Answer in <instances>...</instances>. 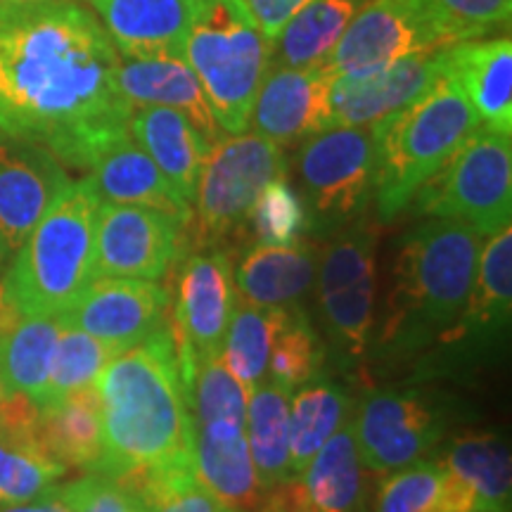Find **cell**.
Wrapping results in <instances>:
<instances>
[{"instance_id": "6da1fadb", "label": "cell", "mask_w": 512, "mask_h": 512, "mask_svg": "<svg viewBox=\"0 0 512 512\" xmlns=\"http://www.w3.org/2000/svg\"><path fill=\"white\" fill-rule=\"evenodd\" d=\"M119 53L100 19L74 0H0V131L91 169L128 131Z\"/></svg>"}, {"instance_id": "7a4b0ae2", "label": "cell", "mask_w": 512, "mask_h": 512, "mask_svg": "<svg viewBox=\"0 0 512 512\" xmlns=\"http://www.w3.org/2000/svg\"><path fill=\"white\" fill-rule=\"evenodd\" d=\"M102 418L98 475L119 479L192 453L188 389L174 330L162 325L121 351L95 380Z\"/></svg>"}, {"instance_id": "3957f363", "label": "cell", "mask_w": 512, "mask_h": 512, "mask_svg": "<svg viewBox=\"0 0 512 512\" xmlns=\"http://www.w3.org/2000/svg\"><path fill=\"white\" fill-rule=\"evenodd\" d=\"M484 235L456 219H430L401 242L380 347L408 354L456 325L475 283Z\"/></svg>"}, {"instance_id": "277c9868", "label": "cell", "mask_w": 512, "mask_h": 512, "mask_svg": "<svg viewBox=\"0 0 512 512\" xmlns=\"http://www.w3.org/2000/svg\"><path fill=\"white\" fill-rule=\"evenodd\" d=\"M100 202L91 176L57 195L0 283V328L15 318H62L86 292L95 280Z\"/></svg>"}, {"instance_id": "5b68a950", "label": "cell", "mask_w": 512, "mask_h": 512, "mask_svg": "<svg viewBox=\"0 0 512 512\" xmlns=\"http://www.w3.org/2000/svg\"><path fill=\"white\" fill-rule=\"evenodd\" d=\"M370 128L375 140L373 197L380 221L389 223L408 209L420 185L482 128V121L458 83L444 74L425 95Z\"/></svg>"}, {"instance_id": "8992f818", "label": "cell", "mask_w": 512, "mask_h": 512, "mask_svg": "<svg viewBox=\"0 0 512 512\" xmlns=\"http://www.w3.org/2000/svg\"><path fill=\"white\" fill-rule=\"evenodd\" d=\"M183 60L200 79L221 131H247L256 93L273 67V41L247 0H192Z\"/></svg>"}, {"instance_id": "52a82bcc", "label": "cell", "mask_w": 512, "mask_h": 512, "mask_svg": "<svg viewBox=\"0 0 512 512\" xmlns=\"http://www.w3.org/2000/svg\"><path fill=\"white\" fill-rule=\"evenodd\" d=\"M297 178L311 235L328 238L351 228L373 200V128L332 126L302 140Z\"/></svg>"}, {"instance_id": "ba28073f", "label": "cell", "mask_w": 512, "mask_h": 512, "mask_svg": "<svg viewBox=\"0 0 512 512\" xmlns=\"http://www.w3.org/2000/svg\"><path fill=\"white\" fill-rule=\"evenodd\" d=\"M408 207L427 219H456L491 235L510 226L512 143L505 133L477 128L446 164L420 185Z\"/></svg>"}, {"instance_id": "9c48e42d", "label": "cell", "mask_w": 512, "mask_h": 512, "mask_svg": "<svg viewBox=\"0 0 512 512\" xmlns=\"http://www.w3.org/2000/svg\"><path fill=\"white\" fill-rule=\"evenodd\" d=\"M456 43L463 41L432 0H368L323 67L335 79H356Z\"/></svg>"}, {"instance_id": "30bf717a", "label": "cell", "mask_w": 512, "mask_h": 512, "mask_svg": "<svg viewBox=\"0 0 512 512\" xmlns=\"http://www.w3.org/2000/svg\"><path fill=\"white\" fill-rule=\"evenodd\" d=\"M280 176H287L285 147L259 133L242 131L211 145L192 200L197 242L219 245L240 230L259 192Z\"/></svg>"}, {"instance_id": "8fae6325", "label": "cell", "mask_w": 512, "mask_h": 512, "mask_svg": "<svg viewBox=\"0 0 512 512\" xmlns=\"http://www.w3.org/2000/svg\"><path fill=\"white\" fill-rule=\"evenodd\" d=\"M377 235L361 219L342 230L320 254L316 290L325 328L337 356L358 361L366 354L373 332L377 292Z\"/></svg>"}, {"instance_id": "7c38bea8", "label": "cell", "mask_w": 512, "mask_h": 512, "mask_svg": "<svg viewBox=\"0 0 512 512\" xmlns=\"http://www.w3.org/2000/svg\"><path fill=\"white\" fill-rule=\"evenodd\" d=\"M235 306V273L228 252L214 242H197L195 252L183 256L176 278L171 330L178 344L183 377H188L192 361L221 354Z\"/></svg>"}, {"instance_id": "4fadbf2b", "label": "cell", "mask_w": 512, "mask_h": 512, "mask_svg": "<svg viewBox=\"0 0 512 512\" xmlns=\"http://www.w3.org/2000/svg\"><path fill=\"white\" fill-rule=\"evenodd\" d=\"M366 470L389 472L418 463L439 444L444 420L418 389H373L351 420Z\"/></svg>"}, {"instance_id": "5bb4252c", "label": "cell", "mask_w": 512, "mask_h": 512, "mask_svg": "<svg viewBox=\"0 0 512 512\" xmlns=\"http://www.w3.org/2000/svg\"><path fill=\"white\" fill-rule=\"evenodd\" d=\"M183 226L159 211L100 202L95 219V278H164L181 252Z\"/></svg>"}, {"instance_id": "9a60e30c", "label": "cell", "mask_w": 512, "mask_h": 512, "mask_svg": "<svg viewBox=\"0 0 512 512\" xmlns=\"http://www.w3.org/2000/svg\"><path fill=\"white\" fill-rule=\"evenodd\" d=\"M72 178L48 147L0 131V249L17 254Z\"/></svg>"}, {"instance_id": "2e32d148", "label": "cell", "mask_w": 512, "mask_h": 512, "mask_svg": "<svg viewBox=\"0 0 512 512\" xmlns=\"http://www.w3.org/2000/svg\"><path fill=\"white\" fill-rule=\"evenodd\" d=\"M169 304V290L152 280L95 278L60 320L121 354L162 328Z\"/></svg>"}, {"instance_id": "e0dca14e", "label": "cell", "mask_w": 512, "mask_h": 512, "mask_svg": "<svg viewBox=\"0 0 512 512\" xmlns=\"http://www.w3.org/2000/svg\"><path fill=\"white\" fill-rule=\"evenodd\" d=\"M446 50L403 57L368 76L332 79L328 93V128H370L408 107L446 74Z\"/></svg>"}, {"instance_id": "ac0fdd59", "label": "cell", "mask_w": 512, "mask_h": 512, "mask_svg": "<svg viewBox=\"0 0 512 512\" xmlns=\"http://www.w3.org/2000/svg\"><path fill=\"white\" fill-rule=\"evenodd\" d=\"M328 69L273 67L261 81L254 98L249 126L280 147H290L313 133L328 128V93L332 86Z\"/></svg>"}, {"instance_id": "d6986e66", "label": "cell", "mask_w": 512, "mask_h": 512, "mask_svg": "<svg viewBox=\"0 0 512 512\" xmlns=\"http://www.w3.org/2000/svg\"><path fill=\"white\" fill-rule=\"evenodd\" d=\"M351 420L320 446L299 477L273 486V512H366V479Z\"/></svg>"}, {"instance_id": "ffe728a7", "label": "cell", "mask_w": 512, "mask_h": 512, "mask_svg": "<svg viewBox=\"0 0 512 512\" xmlns=\"http://www.w3.org/2000/svg\"><path fill=\"white\" fill-rule=\"evenodd\" d=\"M117 83L131 107H169L181 112L209 145L223 138L207 93L183 57H119Z\"/></svg>"}, {"instance_id": "44dd1931", "label": "cell", "mask_w": 512, "mask_h": 512, "mask_svg": "<svg viewBox=\"0 0 512 512\" xmlns=\"http://www.w3.org/2000/svg\"><path fill=\"white\" fill-rule=\"evenodd\" d=\"M91 181L102 202L133 204L171 216L181 226L192 223V207L171 188L131 133H121L91 164Z\"/></svg>"}, {"instance_id": "7402d4cb", "label": "cell", "mask_w": 512, "mask_h": 512, "mask_svg": "<svg viewBox=\"0 0 512 512\" xmlns=\"http://www.w3.org/2000/svg\"><path fill=\"white\" fill-rule=\"evenodd\" d=\"M512 302V230L503 226L479 249L475 283L460 318L441 335L444 347H482L501 337L510 323Z\"/></svg>"}, {"instance_id": "603a6c76", "label": "cell", "mask_w": 512, "mask_h": 512, "mask_svg": "<svg viewBox=\"0 0 512 512\" xmlns=\"http://www.w3.org/2000/svg\"><path fill=\"white\" fill-rule=\"evenodd\" d=\"M119 57H183L192 0H91Z\"/></svg>"}, {"instance_id": "cb8c5ba5", "label": "cell", "mask_w": 512, "mask_h": 512, "mask_svg": "<svg viewBox=\"0 0 512 512\" xmlns=\"http://www.w3.org/2000/svg\"><path fill=\"white\" fill-rule=\"evenodd\" d=\"M446 74L458 83L484 128L512 133V41L475 38L446 50Z\"/></svg>"}, {"instance_id": "d4e9b609", "label": "cell", "mask_w": 512, "mask_h": 512, "mask_svg": "<svg viewBox=\"0 0 512 512\" xmlns=\"http://www.w3.org/2000/svg\"><path fill=\"white\" fill-rule=\"evenodd\" d=\"M128 133L157 164L185 202L195 200L209 143L181 112L157 105H138L128 114Z\"/></svg>"}, {"instance_id": "484cf974", "label": "cell", "mask_w": 512, "mask_h": 512, "mask_svg": "<svg viewBox=\"0 0 512 512\" xmlns=\"http://www.w3.org/2000/svg\"><path fill=\"white\" fill-rule=\"evenodd\" d=\"M320 249L299 240L294 245H254L242 254L235 287L245 304L297 306L316 285Z\"/></svg>"}, {"instance_id": "4316f807", "label": "cell", "mask_w": 512, "mask_h": 512, "mask_svg": "<svg viewBox=\"0 0 512 512\" xmlns=\"http://www.w3.org/2000/svg\"><path fill=\"white\" fill-rule=\"evenodd\" d=\"M290 396L268 377L247 394V446L264 491L292 477Z\"/></svg>"}, {"instance_id": "83f0119b", "label": "cell", "mask_w": 512, "mask_h": 512, "mask_svg": "<svg viewBox=\"0 0 512 512\" xmlns=\"http://www.w3.org/2000/svg\"><path fill=\"white\" fill-rule=\"evenodd\" d=\"M368 0H311L273 38L275 67H320Z\"/></svg>"}, {"instance_id": "f1b7e54d", "label": "cell", "mask_w": 512, "mask_h": 512, "mask_svg": "<svg viewBox=\"0 0 512 512\" xmlns=\"http://www.w3.org/2000/svg\"><path fill=\"white\" fill-rule=\"evenodd\" d=\"M41 441L48 456L64 467L95 472L102 453L98 389L86 387L41 408Z\"/></svg>"}, {"instance_id": "f546056e", "label": "cell", "mask_w": 512, "mask_h": 512, "mask_svg": "<svg viewBox=\"0 0 512 512\" xmlns=\"http://www.w3.org/2000/svg\"><path fill=\"white\" fill-rule=\"evenodd\" d=\"M60 330V318H15L0 328V380L5 392L27 394L41 408Z\"/></svg>"}, {"instance_id": "4dcf8cb0", "label": "cell", "mask_w": 512, "mask_h": 512, "mask_svg": "<svg viewBox=\"0 0 512 512\" xmlns=\"http://www.w3.org/2000/svg\"><path fill=\"white\" fill-rule=\"evenodd\" d=\"M290 396V460L299 477L320 446L351 420L354 403L344 387L325 375L294 389Z\"/></svg>"}, {"instance_id": "1f68e13d", "label": "cell", "mask_w": 512, "mask_h": 512, "mask_svg": "<svg viewBox=\"0 0 512 512\" xmlns=\"http://www.w3.org/2000/svg\"><path fill=\"white\" fill-rule=\"evenodd\" d=\"M441 463L475 496L477 512H508L510 508V446L498 434L477 432L458 437Z\"/></svg>"}, {"instance_id": "d6a6232c", "label": "cell", "mask_w": 512, "mask_h": 512, "mask_svg": "<svg viewBox=\"0 0 512 512\" xmlns=\"http://www.w3.org/2000/svg\"><path fill=\"white\" fill-rule=\"evenodd\" d=\"M287 311L290 309H283V306H256L245 302L235 306L226 339H223L221 358L247 389V394L261 380H266L268 358H271L275 335L283 328Z\"/></svg>"}, {"instance_id": "836d02e7", "label": "cell", "mask_w": 512, "mask_h": 512, "mask_svg": "<svg viewBox=\"0 0 512 512\" xmlns=\"http://www.w3.org/2000/svg\"><path fill=\"white\" fill-rule=\"evenodd\" d=\"M114 356H117V351L107 347L105 342L86 335L79 328L62 323L48 370L46 399H43L41 408L53 406V403L62 401L64 396L93 387L95 380H98Z\"/></svg>"}, {"instance_id": "e575fe53", "label": "cell", "mask_w": 512, "mask_h": 512, "mask_svg": "<svg viewBox=\"0 0 512 512\" xmlns=\"http://www.w3.org/2000/svg\"><path fill=\"white\" fill-rule=\"evenodd\" d=\"M323 366L325 347L318 332L299 306H290L283 328L275 335L266 377L287 392H294L323 375Z\"/></svg>"}, {"instance_id": "d590c367", "label": "cell", "mask_w": 512, "mask_h": 512, "mask_svg": "<svg viewBox=\"0 0 512 512\" xmlns=\"http://www.w3.org/2000/svg\"><path fill=\"white\" fill-rule=\"evenodd\" d=\"M247 221L256 245H294L309 233L304 202L287 176L275 178L259 192Z\"/></svg>"}, {"instance_id": "8d00e7d4", "label": "cell", "mask_w": 512, "mask_h": 512, "mask_svg": "<svg viewBox=\"0 0 512 512\" xmlns=\"http://www.w3.org/2000/svg\"><path fill=\"white\" fill-rule=\"evenodd\" d=\"M377 512H448L446 467L441 460H418L382 484Z\"/></svg>"}, {"instance_id": "74e56055", "label": "cell", "mask_w": 512, "mask_h": 512, "mask_svg": "<svg viewBox=\"0 0 512 512\" xmlns=\"http://www.w3.org/2000/svg\"><path fill=\"white\" fill-rule=\"evenodd\" d=\"M67 467L43 453L0 439V505H19L50 494Z\"/></svg>"}, {"instance_id": "f35d334b", "label": "cell", "mask_w": 512, "mask_h": 512, "mask_svg": "<svg viewBox=\"0 0 512 512\" xmlns=\"http://www.w3.org/2000/svg\"><path fill=\"white\" fill-rule=\"evenodd\" d=\"M460 41L503 36L510 29L512 0H432Z\"/></svg>"}, {"instance_id": "ab89813d", "label": "cell", "mask_w": 512, "mask_h": 512, "mask_svg": "<svg viewBox=\"0 0 512 512\" xmlns=\"http://www.w3.org/2000/svg\"><path fill=\"white\" fill-rule=\"evenodd\" d=\"M55 496L69 512H136L131 496L114 479L98 472L55 489Z\"/></svg>"}, {"instance_id": "60d3db41", "label": "cell", "mask_w": 512, "mask_h": 512, "mask_svg": "<svg viewBox=\"0 0 512 512\" xmlns=\"http://www.w3.org/2000/svg\"><path fill=\"white\" fill-rule=\"evenodd\" d=\"M0 439L12 446L48 456L41 441V408L27 394L5 392L0 399Z\"/></svg>"}, {"instance_id": "b9f144b4", "label": "cell", "mask_w": 512, "mask_h": 512, "mask_svg": "<svg viewBox=\"0 0 512 512\" xmlns=\"http://www.w3.org/2000/svg\"><path fill=\"white\" fill-rule=\"evenodd\" d=\"M147 512H235L228 505H223L200 479H192L190 484L171 491L162 501L152 505Z\"/></svg>"}, {"instance_id": "7bdbcfd3", "label": "cell", "mask_w": 512, "mask_h": 512, "mask_svg": "<svg viewBox=\"0 0 512 512\" xmlns=\"http://www.w3.org/2000/svg\"><path fill=\"white\" fill-rule=\"evenodd\" d=\"M247 3L254 12L256 22L264 29V34L273 41L275 34L285 27L287 19L311 0H247Z\"/></svg>"}, {"instance_id": "ee69618b", "label": "cell", "mask_w": 512, "mask_h": 512, "mask_svg": "<svg viewBox=\"0 0 512 512\" xmlns=\"http://www.w3.org/2000/svg\"><path fill=\"white\" fill-rule=\"evenodd\" d=\"M3 261H5V256H3V249H0V271H3Z\"/></svg>"}, {"instance_id": "f6af8a7d", "label": "cell", "mask_w": 512, "mask_h": 512, "mask_svg": "<svg viewBox=\"0 0 512 512\" xmlns=\"http://www.w3.org/2000/svg\"><path fill=\"white\" fill-rule=\"evenodd\" d=\"M5 396V387H3V380H0V399H3Z\"/></svg>"}]
</instances>
